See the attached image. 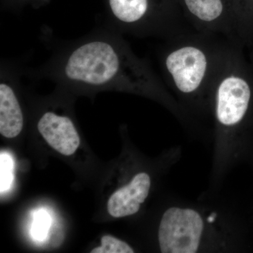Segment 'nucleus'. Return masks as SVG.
Segmentation results:
<instances>
[{"label":"nucleus","mask_w":253,"mask_h":253,"mask_svg":"<svg viewBox=\"0 0 253 253\" xmlns=\"http://www.w3.org/2000/svg\"><path fill=\"white\" fill-rule=\"evenodd\" d=\"M51 46L47 61L37 68H23L24 74L78 91L164 94L162 81L149 63L136 56L122 34L108 25Z\"/></svg>","instance_id":"obj_1"},{"label":"nucleus","mask_w":253,"mask_h":253,"mask_svg":"<svg viewBox=\"0 0 253 253\" xmlns=\"http://www.w3.org/2000/svg\"><path fill=\"white\" fill-rule=\"evenodd\" d=\"M237 46L225 37L188 30L165 41L159 52L163 77L184 96L211 92L221 68Z\"/></svg>","instance_id":"obj_2"},{"label":"nucleus","mask_w":253,"mask_h":253,"mask_svg":"<svg viewBox=\"0 0 253 253\" xmlns=\"http://www.w3.org/2000/svg\"><path fill=\"white\" fill-rule=\"evenodd\" d=\"M108 26L138 38L167 41L187 31L185 23L156 0H107Z\"/></svg>","instance_id":"obj_3"},{"label":"nucleus","mask_w":253,"mask_h":253,"mask_svg":"<svg viewBox=\"0 0 253 253\" xmlns=\"http://www.w3.org/2000/svg\"><path fill=\"white\" fill-rule=\"evenodd\" d=\"M204 226L202 218L194 210L169 208L163 214L158 231L161 252H197Z\"/></svg>","instance_id":"obj_4"},{"label":"nucleus","mask_w":253,"mask_h":253,"mask_svg":"<svg viewBox=\"0 0 253 253\" xmlns=\"http://www.w3.org/2000/svg\"><path fill=\"white\" fill-rule=\"evenodd\" d=\"M23 68L18 63L4 60L0 69V134L6 138L19 135L24 126V115L17 89Z\"/></svg>","instance_id":"obj_5"},{"label":"nucleus","mask_w":253,"mask_h":253,"mask_svg":"<svg viewBox=\"0 0 253 253\" xmlns=\"http://www.w3.org/2000/svg\"><path fill=\"white\" fill-rule=\"evenodd\" d=\"M183 1L189 19L188 25L192 30L225 37L239 44L236 39L232 12L226 9L224 0H183Z\"/></svg>","instance_id":"obj_6"},{"label":"nucleus","mask_w":253,"mask_h":253,"mask_svg":"<svg viewBox=\"0 0 253 253\" xmlns=\"http://www.w3.org/2000/svg\"><path fill=\"white\" fill-rule=\"evenodd\" d=\"M37 129L51 147L65 156L74 154L81 144L72 119L52 110L42 113L37 122Z\"/></svg>","instance_id":"obj_7"},{"label":"nucleus","mask_w":253,"mask_h":253,"mask_svg":"<svg viewBox=\"0 0 253 253\" xmlns=\"http://www.w3.org/2000/svg\"><path fill=\"white\" fill-rule=\"evenodd\" d=\"M151 179L149 174H136L127 185L117 190L108 201V211L113 217L132 215L140 209L149 195Z\"/></svg>","instance_id":"obj_8"},{"label":"nucleus","mask_w":253,"mask_h":253,"mask_svg":"<svg viewBox=\"0 0 253 253\" xmlns=\"http://www.w3.org/2000/svg\"><path fill=\"white\" fill-rule=\"evenodd\" d=\"M91 253H133L131 249L126 243L121 240L106 235L101 238V245L99 247L95 248Z\"/></svg>","instance_id":"obj_9"},{"label":"nucleus","mask_w":253,"mask_h":253,"mask_svg":"<svg viewBox=\"0 0 253 253\" xmlns=\"http://www.w3.org/2000/svg\"><path fill=\"white\" fill-rule=\"evenodd\" d=\"M14 162L9 154L1 152L0 156V185H1V194L9 189L10 186L12 184L14 176Z\"/></svg>","instance_id":"obj_10"},{"label":"nucleus","mask_w":253,"mask_h":253,"mask_svg":"<svg viewBox=\"0 0 253 253\" xmlns=\"http://www.w3.org/2000/svg\"><path fill=\"white\" fill-rule=\"evenodd\" d=\"M50 224V217L44 211H40L36 214L33 226V236L36 239L42 240L46 236Z\"/></svg>","instance_id":"obj_11"},{"label":"nucleus","mask_w":253,"mask_h":253,"mask_svg":"<svg viewBox=\"0 0 253 253\" xmlns=\"http://www.w3.org/2000/svg\"><path fill=\"white\" fill-rule=\"evenodd\" d=\"M245 50H247V56L248 59H249L250 63H251V66L253 68V36L251 42H250L249 46L246 47Z\"/></svg>","instance_id":"obj_12"},{"label":"nucleus","mask_w":253,"mask_h":253,"mask_svg":"<svg viewBox=\"0 0 253 253\" xmlns=\"http://www.w3.org/2000/svg\"><path fill=\"white\" fill-rule=\"evenodd\" d=\"M216 214L215 213H213L212 214H211L209 217H208V220L210 223L213 222L214 221V219H215Z\"/></svg>","instance_id":"obj_13"},{"label":"nucleus","mask_w":253,"mask_h":253,"mask_svg":"<svg viewBox=\"0 0 253 253\" xmlns=\"http://www.w3.org/2000/svg\"><path fill=\"white\" fill-rule=\"evenodd\" d=\"M24 1H32V0H23Z\"/></svg>","instance_id":"obj_14"}]
</instances>
